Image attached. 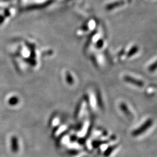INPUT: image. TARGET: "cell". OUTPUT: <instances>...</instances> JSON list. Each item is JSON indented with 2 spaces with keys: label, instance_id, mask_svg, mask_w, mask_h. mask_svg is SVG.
Listing matches in <instances>:
<instances>
[{
  "label": "cell",
  "instance_id": "obj_1",
  "mask_svg": "<svg viewBox=\"0 0 157 157\" xmlns=\"http://www.w3.org/2000/svg\"><path fill=\"white\" fill-rule=\"evenodd\" d=\"M11 148L13 151L17 152L18 150V143L15 137H12L11 139Z\"/></svg>",
  "mask_w": 157,
  "mask_h": 157
},
{
  "label": "cell",
  "instance_id": "obj_2",
  "mask_svg": "<svg viewBox=\"0 0 157 157\" xmlns=\"http://www.w3.org/2000/svg\"><path fill=\"white\" fill-rule=\"evenodd\" d=\"M17 103H18V98L16 97H12L9 100V104L11 105H15Z\"/></svg>",
  "mask_w": 157,
  "mask_h": 157
}]
</instances>
